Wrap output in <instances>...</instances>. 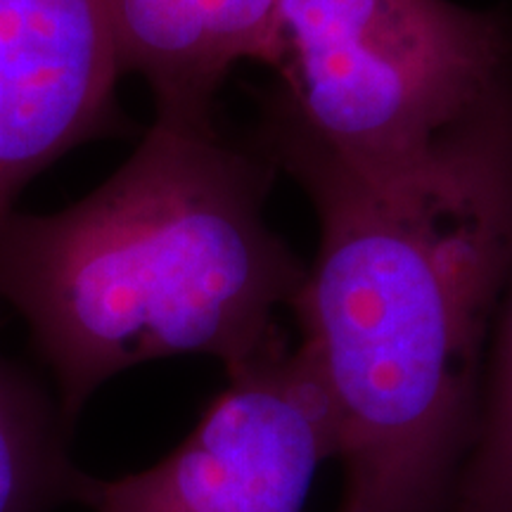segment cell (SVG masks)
<instances>
[{"label":"cell","mask_w":512,"mask_h":512,"mask_svg":"<svg viewBox=\"0 0 512 512\" xmlns=\"http://www.w3.org/2000/svg\"><path fill=\"white\" fill-rule=\"evenodd\" d=\"M320 221L290 309L337 418L335 512H448L512 278V83L430 162L363 181L280 138Z\"/></svg>","instance_id":"6da1fadb"},{"label":"cell","mask_w":512,"mask_h":512,"mask_svg":"<svg viewBox=\"0 0 512 512\" xmlns=\"http://www.w3.org/2000/svg\"><path fill=\"white\" fill-rule=\"evenodd\" d=\"M271 174L214 124L155 119L100 188L0 228V302L27 323L72 430L110 377L204 354L228 375L285 347L306 268L266 223Z\"/></svg>","instance_id":"7a4b0ae2"},{"label":"cell","mask_w":512,"mask_h":512,"mask_svg":"<svg viewBox=\"0 0 512 512\" xmlns=\"http://www.w3.org/2000/svg\"><path fill=\"white\" fill-rule=\"evenodd\" d=\"M280 138L363 181L411 174L512 83L496 12L451 0H280Z\"/></svg>","instance_id":"3957f363"},{"label":"cell","mask_w":512,"mask_h":512,"mask_svg":"<svg viewBox=\"0 0 512 512\" xmlns=\"http://www.w3.org/2000/svg\"><path fill=\"white\" fill-rule=\"evenodd\" d=\"M337 418L302 347H280L209 403L181 446L121 479L91 477L93 512H304L325 460L337 458Z\"/></svg>","instance_id":"277c9868"},{"label":"cell","mask_w":512,"mask_h":512,"mask_svg":"<svg viewBox=\"0 0 512 512\" xmlns=\"http://www.w3.org/2000/svg\"><path fill=\"white\" fill-rule=\"evenodd\" d=\"M105 0H0V228L38 174L117 128Z\"/></svg>","instance_id":"5b68a950"},{"label":"cell","mask_w":512,"mask_h":512,"mask_svg":"<svg viewBox=\"0 0 512 512\" xmlns=\"http://www.w3.org/2000/svg\"><path fill=\"white\" fill-rule=\"evenodd\" d=\"M121 74L143 76L157 119L209 124L235 64H273L280 0H105Z\"/></svg>","instance_id":"8992f818"},{"label":"cell","mask_w":512,"mask_h":512,"mask_svg":"<svg viewBox=\"0 0 512 512\" xmlns=\"http://www.w3.org/2000/svg\"><path fill=\"white\" fill-rule=\"evenodd\" d=\"M72 437L55 389L0 354V512L83 505L91 475L74 463Z\"/></svg>","instance_id":"52a82bcc"},{"label":"cell","mask_w":512,"mask_h":512,"mask_svg":"<svg viewBox=\"0 0 512 512\" xmlns=\"http://www.w3.org/2000/svg\"><path fill=\"white\" fill-rule=\"evenodd\" d=\"M448 512H512V278L486 351L477 432Z\"/></svg>","instance_id":"ba28073f"}]
</instances>
